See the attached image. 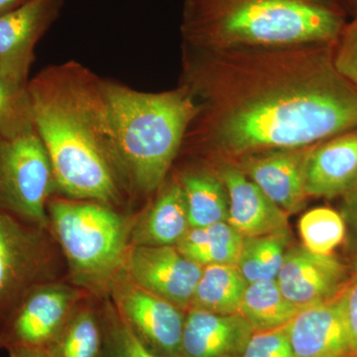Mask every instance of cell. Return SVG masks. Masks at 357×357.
Instances as JSON below:
<instances>
[{
	"mask_svg": "<svg viewBox=\"0 0 357 357\" xmlns=\"http://www.w3.org/2000/svg\"><path fill=\"white\" fill-rule=\"evenodd\" d=\"M337 44L187 48L192 135L213 163L312 146L357 128V91L335 65Z\"/></svg>",
	"mask_w": 357,
	"mask_h": 357,
	"instance_id": "cell-1",
	"label": "cell"
},
{
	"mask_svg": "<svg viewBox=\"0 0 357 357\" xmlns=\"http://www.w3.org/2000/svg\"><path fill=\"white\" fill-rule=\"evenodd\" d=\"M28 91L59 187L74 198L116 201L123 177L102 83L66 66L44 70Z\"/></svg>",
	"mask_w": 357,
	"mask_h": 357,
	"instance_id": "cell-2",
	"label": "cell"
},
{
	"mask_svg": "<svg viewBox=\"0 0 357 357\" xmlns=\"http://www.w3.org/2000/svg\"><path fill=\"white\" fill-rule=\"evenodd\" d=\"M345 25L325 0H185V47L197 50L337 44Z\"/></svg>",
	"mask_w": 357,
	"mask_h": 357,
	"instance_id": "cell-3",
	"label": "cell"
},
{
	"mask_svg": "<svg viewBox=\"0 0 357 357\" xmlns=\"http://www.w3.org/2000/svg\"><path fill=\"white\" fill-rule=\"evenodd\" d=\"M122 177L143 192L158 189L199 112L183 86L159 93L102 84Z\"/></svg>",
	"mask_w": 357,
	"mask_h": 357,
	"instance_id": "cell-4",
	"label": "cell"
},
{
	"mask_svg": "<svg viewBox=\"0 0 357 357\" xmlns=\"http://www.w3.org/2000/svg\"><path fill=\"white\" fill-rule=\"evenodd\" d=\"M48 215L77 283L93 290L109 287L130 248L128 220L102 204L84 202H50Z\"/></svg>",
	"mask_w": 357,
	"mask_h": 357,
	"instance_id": "cell-5",
	"label": "cell"
},
{
	"mask_svg": "<svg viewBox=\"0 0 357 357\" xmlns=\"http://www.w3.org/2000/svg\"><path fill=\"white\" fill-rule=\"evenodd\" d=\"M55 182L48 152L36 131L0 138V211L46 229Z\"/></svg>",
	"mask_w": 357,
	"mask_h": 357,
	"instance_id": "cell-6",
	"label": "cell"
},
{
	"mask_svg": "<svg viewBox=\"0 0 357 357\" xmlns=\"http://www.w3.org/2000/svg\"><path fill=\"white\" fill-rule=\"evenodd\" d=\"M109 288L115 310L150 351L160 357H181L184 310L136 285L122 270Z\"/></svg>",
	"mask_w": 357,
	"mask_h": 357,
	"instance_id": "cell-7",
	"label": "cell"
},
{
	"mask_svg": "<svg viewBox=\"0 0 357 357\" xmlns=\"http://www.w3.org/2000/svg\"><path fill=\"white\" fill-rule=\"evenodd\" d=\"M79 293L66 285L38 284L0 319V349H47L77 309Z\"/></svg>",
	"mask_w": 357,
	"mask_h": 357,
	"instance_id": "cell-8",
	"label": "cell"
},
{
	"mask_svg": "<svg viewBox=\"0 0 357 357\" xmlns=\"http://www.w3.org/2000/svg\"><path fill=\"white\" fill-rule=\"evenodd\" d=\"M44 230L0 211V319L46 282L50 255Z\"/></svg>",
	"mask_w": 357,
	"mask_h": 357,
	"instance_id": "cell-9",
	"label": "cell"
},
{
	"mask_svg": "<svg viewBox=\"0 0 357 357\" xmlns=\"http://www.w3.org/2000/svg\"><path fill=\"white\" fill-rule=\"evenodd\" d=\"M122 271L136 285L188 311L203 267L176 246L132 245Z\"/></svg>",
	"mask_w": 357,
	"mask_h": 357,
	"instance_id": "cell-10",
	"label": "cell"
},
{
	"mask_svg": "<svg viewBox=\"0 0 357 357\" xmlns=\"http://www.w3.org/2000/svg\"><path fill=\"white\" fill-rule=\"evenodd\" d=\"M283 295L300 309L338 297L349 283L344 263L333 255L289 248L276 279Z\"/></svg>",
	"mask_w": 357,
	"mask_h": 357,
	"instance_id": "cell-11",
	"label": "cell"
},
{
	"mask_svg": "<svg viewBox=\"0 0 357 357\" xmlns=\"http://www.w3.org/2000/svg\"><path fill=\"white\" fill-rule=\"evenodd\" d=\"M311 147L268 150L231 163L289 215L302 210L309 198L305 167Z\"/></svg>",
	"mask_w": 357,
	"mask_h": 357,
	"instance_id": "cell-12",
	"label": "cell"
},
{
	"mask_svg": "<svg viewBox=\"0 0 357 357\" xmlns=\"http://www.w3.org/2000/svg\"><path fill=\"white\" fill-rule=\"evenodd\" d=\"M60 0H28L0 14V72L27 84L33 48L54 20Z\"/></svg>",
	"mask_w": 357,
	"mask_h": 357,
	"instance_id": "cell-13",
	"label": "cell"
},
{
	"mask_svg": "<svg viewBox=\"0 0 357 357\" xmlns=\"http://www.w3.org/2000/svg\"><path fill=\"white\" fill-rule=\"evenodd\" d=\"M229 198L227 222L243 237L288 229V213L274 204L231 162L213 163Z\"/></svg>",
	"mask_w": 357,
	"mask_h": 357,
	"instance_id": "cell-14",
	"label": "cell"
},
{
	"mask_svg": "<svg viewBox=\"0 0 357 357\" xmlns=\"http://www.w3.org/2000/svg\"><path fill=\"white\" fill-rule=\"evenodd\" d=\"M286 331L296 357H340L352 352L340 295L303 307Z\"/></svg>",
	"mask_w": 357,
	"mask_h": 357,
	"instance_id": "cell-15",
	"label": "cell"
},
{
	"mask_svg": "<svg viewBox=\"0 0 357 357\" xmlns=\"http://www.w3.org/2000/svg\"><path fill=\"white\" fill-rule=\"evenodd\" d=\"M357 182V128L312 145L305 167L307 197H344Z\"/></svg>",
	"mask_w": 357,
	"mask_h": 357,
	"instance_id": "cell-16",
	"label": "cell"
},
{
	"mask_svg": "<svg viewBox=\"0 0 357 357\" xmlns=\"http://www.w3.org/2000/svg\"><path fill=\"white\" fill-rule=\"evenodd\" d=\"M253 328L241 314L185 312L181 357H241Z\"/></svg>",
	"mask_w": 357,
	"mask_h": 357,
	"instance_id": "cell-17",
	"label": "cell"
},
{
	"mask_svg": "<svg viewBox=\"0 0 357 357\" xmlns=\"http://www.w3.org/2000/svg\"><path fill=\"white\" fill-rule=\"evenodd\" d=\"M191 229L180 182L161 192L131 229L132 245L176 246Z\"/></svg>",
	"mask_w": 357,
	"mask_h": 357,
	"instance_id": "cell-18",
	"label": "cell"
},
{
	"mask_svg": "<svg viewBox=\"0 0 357 357\" xmlns=\"http://www.w3.org/2000/svg\"><path fill=\"white\" fill-rule=\"evenodd\" d=\"M184 192L191 227H203L229 220V198L222 180L213 169H202L183 175Z\"/></svg>",
	"mask_w": 357,
	"mask_h": 357,
	"instance_id": "cell-19",
	"label": "cell"
},
{
	"mask_svg": "<svg viewBox=\"0 0 357 357\" xmlns=\"http://www.w3.org/2000/svg\"><path fill=\"white\" fill-rule=\"evenodd\" d=\"M244 237L229 222H218L203 227H191L178 250L202 267L236 265Z\"/></svg>",
	"mask_w": 357,
	"mask_h": 357,
	"instance_id": "cell-20",
	"label": "cell"
},
{
	"mask_svg": "<svg viewBox=\"0 0 357 357\" xmlns=\"http://www.w3.org/2000/svg\"><path fill=\"white\" fill-rule=\"evenodd\" d=\"M248 285L236 265L204 267L190 309L220 314H239Z\"/></svg>",
	"mask_w": 357,
	"mask_h": 357,
	"instance_id": "cell-21",
	"label": "cell"
},
{
	"mask_svg": "<svg viewBox=\"0 0 357 357\" xmlns=\"http://www.w3.org/2000/svg\"><path fill=\"white\" fill-rule=\"evenodd\" d=\"M300 310L283 295L276 280H264L248 284L239 314L259 332L287 325Z\"/></svg>",
	"mask_w": 357,
	"mask_h": 357,
	"instance_id": "cell-22",
	"label": "cell"
},
{
	"mask_svg": "<svg viewBox=\"0 0 357 357\" xmlns=\"http://www.w3.org/2000/svg\"><path fill=\"white\" fill-rule=\"evenodd\" d=\"M288 245V229L244 237L236 266L248 284L276 280Z\"/></svg>",
	"mask_w": 357,
	"mask_h": 357,
	"instance_id": "cell-23",
	"label": "cell"
},
{
	"mask_svg": "<svg viewBox=\"0 0 357 357\" xmlns=\"http://www.w3.org/2000/svg\"><path fill=\"white\" fill-rule=\"evenodd\" d=\"M102 345V317L77 307L46 351L49 357H100Z\"/></svg>",
	"mask_w": 357,
	"mask_h": 357,
	"instance_id": "cell-24",
	"label": "cell"
},
{
	"mask_svg": "<svg viewBox=\"0 0 357 357\" xmlns=\"http://www.w3.org/2000/svg\"><path fill=\"white\" fill-rule=\"evenodd\" d=\"M34 131L28 84L14 81L0 72V138L11 139Z\"/></svg>",
	"mask_w": 357,
	"mask_h": 357,
	"instance_id": "cell-25",
	"label": "cell"
},
{
	"mask_svg": "<svg viewBox=\"0 0 357 357\" xmlns=\"http://www.w3.org/2000/svg\"><path fill=\"white\" fill-rule=\"evenodd\" d=\"M345 220L337 211L328 208L307 211L299 222L303 246L312 253L333 255L345 237Z\"/></svg>",
	"mask_w": 357,
	"mask_h": 357,
	"instance_id": "cell-26",
	"label": "cell"
},
{
	"mask_svg": "<svg viewBox=\"0 0 357 357\" xmlns=\"http://www.w3.org/2000/svg\"><path fill=\"white\" fill-rule=\"evenodd\" d=\"M102 321L103 345L100 357H160L135 337L116 310L107 309Z\"/></svg>",
	"mask_w": 357,
	"mask_h": 357,
	"instance_id": "cell-27",
	"label": "cell"
},
{
	"mask_svg": "<svg viewBox=\"0 0 357 357\" xmlns=\"http://www.w3.org/2000/svg\"><path fill=\"white\" fill-rule=\"evenodd\" d=\"M241 357H296L286 326L253 332Z\"/></svg>",
	"mask_w": 357,
	"mask_h": 357,
	"instance_id": "cell-28",
	"label": "cell"
},
{
	"mask_svg": "<svg viewBox=\"0 0 357 357\" xmlns=\"http://www.w3.org/2000/svg\"><path fill=\"white\" fill-rule=\"evenodd\" d=\"M335 65L340 74L357 91V27H345L335 46Z\"/></svg>",
	"mask_w": 357,
	"mask_h": 357,
	"instance_id": "cell-29",
	"label": "cell"
},
{
	"mask_svg": "<svg viewBox=\"0 0 357 357\" xmlns=\"http://www.w3.org/2000/svg\"><path fill=\"white\" fill-rule=\"evenodd\" d=\"M340 304L351 351L357 354V269L354 276L349 279L344 290L340 294Z\"/></svg>",
	"mask_w": 357,
	"mask_h": 357,
	"instance_id": "cell-30",
	"label": "cell"
},
{
	"mask_svg": "<svg viewBox=\"0 0 357 357\" xmlns=\"http://www.w3.org/2000/svg\"><path fill=\"white\" fill-rule=\"evenodd\" d=\"M344 218L351 225L357 248V182L344 196Z\"/></svg>",
	"mask_w": 357,
	"mask_h": 357,
	"instance_id": "cell-31",
	"label": "cell"
},
{
	"mask_svg": "<svg viewBox=\"0 0 357 357\" xmlns=\"http://www.w3.org/2000/svg\"><path fill=\"white\" fill-rule=\"evenodd\" d=\"M9 357H49L46 349L40 347H13L7 349Z\"/></svg>",
	"mask_w": 357,
	"mask_h": 357,
	"instance_id": "cell-32",
	"label": "cell"
},
{
	"mask_svg": "<svg viewBox=\"0 0 357 357\" xmlns=\"http://www.w3.org/2000/svg\"><path fill=\"white\" fill-rule=\"evenodd\" d=\"M27 1L28 0H0V14L13 10Z\"/></svg>",
	"mask_w": 357,
	"mask_h": 357,
	"instance_id": "cell-33",
	"label": "cell"
},
{
	"mask_svg": "<svg viewBox=\"0 0 357 357\" xmlns=\"http://www.w3.org/2000/svg\"><path fill=\"white\" fill-rule=\"evenodd\" d=\"M340 357H357V354H354V352H351V354H347V356H340Z\"/></svg>",
	"mask_w": 357,
	"mask_h": 357,
	"instance_id": "cell-34",
	"label": "cell"
},
{
	"mask_svg": "<svg viewBox=\"0 0 357 357\" xmlns=\"http://www.w3.org/2000/svg\"><path fill=\"white\" fill-rule=\"evenodd\" d=\"M351 25L354 26V27H357V14L356 20H354V22H352Z\"/></svg>",
	"mask_w": 357,
	"mask_h": 357,
	"instance_id": "cell-35",
	"label": "cell"
}]
</instances>
